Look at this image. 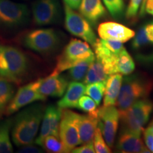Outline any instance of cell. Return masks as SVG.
Returning <instances> with one entry per match:
<instances>
[{"instance_id":"39","label":"cell","mask_w":153,"mask_h":153,"mask_svg":"<svg viewBox=\"0 0 153 153\" xmlns=\"http://www.w3.org/2000/svg\"><path fill=\"white\" fill-rule=\"evenodd\" d=\"M145 1H146V0H143L142 4H141V6H140V16L142 17L144 16L145 14Z\"/></svg>"},{"instance_id":"20","label":"cell","mask_w":153,"mask_h":153,"mask_svg":"<svg viewBox=\"0 0 153 153\" xmlns=\"http://www.w3.org/2000/svg\"><path fill=\"white\" fill-rule=\"evenodd\" d=\"M15 94L14 82L0 76V117L4 114Z\"/></svg>"},{"instance_id":"9","label":"cell","mask_w":153,"mask_h":153,"mask_svg":"<svg viewBox=\"0 0 153 153\" xmlns=\"http://www.w3.org/2000/svg\"><path fill=\"white\" fill-rule=\"evenodd\" d=\"M77 116L78 114L68 108H61L59 137L64 146L65 152H71L76 146L80 145L76 123Z\"/></svg>"},{"instance_id":"29","label":"cell","mask_w":153,"mask_h":153,"mask_svg":"<svg viewBox=\"0 0 153 153\" xmlns=\"http://www.w3.org/2000/svg\"><path fill=\"white\" fill-rule=\"evenodd\" d=\"M133 38V40L132 41L131 46L134 50H137L150 43L145 33V25H143L139 28L137 33L135 34Z\"/></svg>"},{"instance_id":"7","label":"cell","mask_w":153,"mask_h":153,"mask_svg":"<svg viewBox=\"0 0 153 153\" xmlns=\"http://www.w3.org/2000/svg\"><path fill=\"white\" fill-rule=\"evenodd\" d=\"M30 11L24 4L11 0H0V28L16 30L24 27L30 21Z\"/></svg>"},{"instance_id":"35","label":"cell","mask_w":153,"mask_h":153,"mask_svg":"<svg viewBox=\"0 0 153 153\" xmlns=\"http://www.w3.org/2000/svg\"><path fill=\"white\" fill-rule=\"evenodd\" d=\"M145 29L149 41L150 43H153V21L149 24L145 25Z\"/></svg>"},{"instance_id":"18","label":"cell","mask_w":153,"mask_h":153,"mask_svg":"<svg viewBox=\"0 0 153 153\" xmlns=\"http://www.w3.org/2000/svg\"><path fill=\"white\" fill-rule=\"evenodd\" d=\"M85 86L79 82L72 81L68 84L63 97L57 102V106L60 108H76L80 97L85 94Z\"/></svg>"},{"instance_id":"12","label":"cell","mask_w":153,"mask_h":153,"mask_svg":"<svg viewBox=\"0 0 153 153\" xmlns=\"http://www.w3.org/2000/svg\"><path fill=\"white\" fill-rule=\"evenodd\" d=\"M98 126L106 144L113 147L120 119L118 110L114 106H104L98 109Z\"/></svg>"},{"instance_id":"17","label":"cell","mask_w":153,"mask_h":153,"mask_svg":"<svg viewBox=\"0 0 153 153\" xmlns=\"http://www.w3.org/2000/svg\"><path fill=\"white\" fill-rule=\"evenodd\" d=\"M79 8L82 16L93 26H95L106 14L101 0H82Z\"/></svg>"},{"instance_id":"26","label":"cell","mask_w":153,"mask_h":153,"mask_svg":"<svg viewBox=\"0 0 153 153\" xmlns=\"http://www.w3.org/2000/svg\"><path fill=\"white\" fill-rule=\"evenodd\" d=\"M42 148L48 152L62 153L65 152L64 146L60 137L54 135H48L44 140Z\"/></svg>"},{"instance_id":"28","label":"cell","mask_w":153,"mask_h":153,"mask_svg":"<svg viewBox=\"0 0 153 153\" xmlns=\"http://www.w3.org/2000/svg\"><path fill=\"white\" fill-rule=\"evenodd\" d=\"M94 147L95 152L97 153H108L111 152L109 146L106 144V141L102 136L100 128L97 126L95 130L94 135L93 138Z\"/></svg>"},{"instance_id":"22","label":"cell","mask_w":153,"mask_h":153,"mask_svg":"<svg viewBox=\"0 0 153 153\" xmlns=\"http://www.w3.org/2000/svg\"><path fill=\"white\" fill-rule=\"evenodd\" d=\"M11 125L12 119H6L0 124V153L13 152L10 136Z\"/></svg>"},{"instance_id":"19","label":"cell","mask_w":153,"mask_h":153,"mask_svg":"<svg viewBox=\"0 0 153 153\" xmlns=\"http://www.w3.org/2000/svg\"><path fill=\"white\" fill-rule=\"evenodd\" d=\"M123 76L120 74H110L106 81L104 106H115L119 94Z\"/></svg>"},{"instance_id":"8","label":"cell","mask_w":153,"mask_h":153,"mask_svg":"<svg viewBox=\"0 0 153 153\" xmlns=\"http://www.w3.org/2000/svg\"><path fill=\"white\" fill-rule=\"evenodd\" d=\"M64 10L65 26L67 30L94 46L97 38L91 24L85 17L76 12L68 5L65 4Z\"/></svg>"},{"instance_id":"32","label":"cell","mask_w":153,"mask_h":153,"mask_svg":"<svg viewBox=\"0 0 153 153\" xmlns=\"http://www.w3.org/2000/svg\"><path fill=\"white\" fill-rule=\"evenodd\" d=\"M143 134L147 148L150 152H153V132L150 126L143 131Z\"/></svg>"},{"instance_id":"15","label":"cell","mask_w":153,"mask_h":153,"mask_svg":"<svg viewBox=\"0 0 153 153\" xmlns=\"http://www.w3.org/2000/svg\"><path fill=\"white\" fill-rule=\"evenodd\" d=\"M98 109L87 115L78 114L77 128L80 144H85L93 141L95 130L98 126Z\"/></svg>"},{"instance_id":"21","label":"cell","mask_w":153,"mask_h":153,"mask_svg":"<svg viewBox=\"0 0 153 153\" xmlns=\"http://www.w3.org/2000/svg\"><path fill=\"white\" fill-rule=\"evenodd\" d=\"M108 76V74L105 72L103 65L95 58L89 66V70L83 79V82L85 85H88L94 82H106Z\"/></svg>"},{"instance_id":"37","label":"cell","mask_w":153,"mask_h":153,"mask_svg":"<svg viewBox=\"0 0 153 153\" xmlns=\"http://www.w3.org/2000/svg\"><path fill=\"white\" fill-rule=\"evenodd\" d=\"M145 11L153 16V0H146L145 4Z\"/></svg>"},{"instance_id":"5","label":"cell","mask_w":153,"mask_h":153,"mask_svg":"<svg viewBox=\"0 0 153 153\" xmlns=\"http://www.w3.org/2000/svg\"><path fill=\"white\" fill-rule=\"evenodd\" d=\"M153 111V103L147 98L137 101L128 109L119 112L122 129L140 135Z\"/></svg>"},{"instance_id":"6","label":"cell","mask_w":153,"mask_h":153,"mask_svg":"<svg viewBox=\"0 0 153 153\" xmlns=\"http://www.w3.org/2000/svg\"><path fill=\"white\" fill-rule=\"evenodd\" d=\"M94 55L87 42L72 38L57 57L56 66L51 74H58Z\"/></svg>"},{"instance_id":"25","label":"cell","mask_w":153,"mask_h":153,"mask_svg":"<svg viewBox=\"0 0 153 153\" xmlns=\"http://www.w3.org/2000/svg\"><path fill=\"white\" fill-rule=\"evenodd\" d=\"M105 87H106V82L88 84L85 87V94L90 97L99 106L104 95Z\"/></svg>"},{"instance_id":"4","label":"cell","mask_w":153,"mask_h":153,"mask_svg":"<svg viewBox=\"0 0 153 153\" xmlns=\"http://www.w3.org/2000/svg\"><path fill=\"white\" fill-rule=\"evenodd\" d=\"M22 45L26 48L42 55L52 54L61 45L62 38L56 30L41 28L32 30L21 38Z\"/></svg>"},{"instance_id":"36","label":"cell","mask_w":153,"mask_h":153,"mask_svg":"<svg viewBox=\"0 0 153 153\" xmlns=\"http://www.w3.org/2000/svg\"><path fill=\"white\" fill-rule=\"evenodd\" d=\"M63 1H64L65 4L68 5L74 10H76L79 9L82 0H63Z\"/></svg>"},{"instance_id":"1","label":"cell","mask_w":153,"mask_h":153,"mask_svg":"<svg viewBox=\"0 0 153 153\" xmlns=\"http://www.w3.org/2000/svg\"><path fill=\"white\" fill-rule=\"evenodd\" d=\"M45 107L41 104H35L19 111L11 125V137L17 147L34 143L43 119Z\"/></svg>"},{"instance_id":"38","label":"cell","mask_w":153,"mask_h":153,"mask_svg":"<svg viewBox=\"0 0 153 153\" xmlns=\"http://www.w3.org/2000/svg\"><path fill=\"white\" fill-rule=\"evenodd\" d=\"M140 60L142 61H145V62H153V53H151L150 55H142L139 57Z\"/></svg>"},{"instance_id":"13","label":"cell","mask_w":153,"mask_h":153,"mask_svg":"<svg viewBox=\"0 0 153 153\" xmlns=\"http://www.w3.org/2000/svg\"><path fill=\"white\" fill-rule=\"evenodd\" d=\"M98 34L101 39L111 40L123 43L132 39L135 33L123 24L107 22L99 25Z\"/></svg>"},{"instance_id":"3","label":"cell","mask_w":153,"mask_h":153,"mask_svg":"<svg viewBox=\"0 0 153 153\" xmlns=\"http://www.w3.org/2000/svg\"><path fill=\"white\" fill-rule=\"evenodd\" d=\"M153 88V82L139 74H133L123 78L116 105L118 112H122L134 103L147 98Z\"/></svg>"},{"instance_id":"33","label":"cell","mask_w":153,"mask_h":153,"mask_svg":"<svg viewBox=\"0 0 153 153\" xmlns=\"http://www.w3.org/2000/svg\"><path fill=\"white\" fill-rule=\"evenodd\" d=\"M72 153H95L93 141L85 143L79 148H74L72 150Z\"/></svg>"},{"instance_id":"2","label":"cell","mask_w":153,"mask_h":153,"mask_svg":"<svg viewBox=\"0 0 153 153\" xmlns=\"http://www.w3.org/2000/svg\"><path fill=\"white\" fill-rule=\"evenodd\" d=\"M29 68V60L18 48L0 44V76L14 83H20Z\"/></svg>"},{"instance_id":"14","label":"cell","mask_w":153,"mask_h":153,"mask_svg":"<svg viewBox=\"0 0 153 153\" xmlns=\"http://www.w3.org/2000/svg\"><path fill=\"white\" fill-rule=\"evenodd\" d=\"M68 81L65 77L58 74H51L43 78L39 87V91L45 97H60L65 92Z\"/></svg>"},{"instance_id":"16","label":"cell","mask_w":153,"mask_h":153,"mask_svg":"<svg viewBox=\"0 0 153 153\" xmlns=\"http://www.w3.org/2000/svg\"><path fill=\"white\" fill-rule=\"evenodd\" d=\"M116 148L123 152H150L143 144L140 135L123 129L120 131Z\"/></svg>"},{"instance_id":"34","label":"cell","mask_w":153,"mask_h":153,"mask_svg":"<svg viewBox=\"0 0 153 153\" xmlns=\"http://www.w3.org/2000/svg\"><path fill=\"white\" fill-rule=\"evenodd\" d=\"M43 149L40 148L39 147L36 145L31 144H28L24 145L21 147L20 150L18 151V152H26V153H41L43 152Z\"/></svg>"},{"instance_id":"31","label":"cell","mask_w":153,"mask_h":153,"mask_svg":"<svg viewBox=\"0 0 153 153\" xmlns=\"http://www.w3.org/2000/svg\"><path fill=\"white\" fill-rule=\"evenodd\" d=\"M143 0H130L126 11V18L133 22L137 18Z\"/></svg>"},{"instance_id":"30","label":"cell","mask_w":153,"mask_h":153,"mask_svg":"<svg viewBox=\"0 0 153 153\" xmlns=\"http://www.w3.org/2000/svg\"><path fill=\"white\" fill-rule=\"evenodd\" d=\"M97 106L98 105L96 104L95 101L91 97L84 96V97H80L78 101L76 108L83 111L87 114H91L97 110Z\"/></svg>"},{"instance_id":"10","label":"cell","mask_w":153,"mask_h":153,"mask_svg":"<svg viewBox=\"0 0 153 153\" xmlns=\"http://www.w3.org/2000/svg\"><path fill=\"white\" fill-rule=\"evenodd\" d=\"M41 82L42 79H38L19 88L9 103L5 114L7 116L14 114L27 105L38 101H45L46 97L42 95L39 91Z\"/></svg>"},{"instance_id":"24","label":"cell","mask_w":153,"mask_h":153,"mask_svg":"<svg viewBox=\"0 0 153 153\" xmlns=\"http://www.w3.org/2000/svg\"><path fill=\"white\" fill-rule=\"evenodd\" d=\"M95 55L89 57V58L85 60L82 62L75 65L70 68L68 70V77L72 81L80 82L84 79L87 72L89 70V66L95 60Z\"/></svg>"},{"instance_id":"11","label":"cell","mask_w":153,"mask_h":153,"mask_svg":"<svg viewBox=\"0 0 153 153\" xmlns=\"http://www.w3.org/2000/svg\"><path fill=\"white\" fill-rule=\"evenodd\" d=\"M33 22L37 26L57 24L61 19V7L58 0H36L32 5Z\"/></svg>"},{"instance_id":"27","label":"cell","mask_w":153,"mask_h":153,"mask_svg":"<svg viewBox=\"0 0 153 153\" xmlns=\"http://www.w3.org/2000/svg\"><path fill=\"white\" fill-rule=\"evenodd\" d=\"M113 18L119 19L123 16L125 4L123 0H103Z\"/></svg>"},{"instance_id":"23","label":"cell","mask_w":153,"mask_h":153,"mask_svg":"<svg viewBox=\"0 0 153 153\" xmlns=\"http://www.w3.org/2000/svg\"><path fill=\"white\" fill-rule=\"evenodd\" d=\"M135 62L132 57L124 48L118 53L117 60L116 63V73L129 75L135 70Z\"/></svg>"},{"instance_id":"40","label":"cell","mask_w":153,"mask_h":153,"mask_svg":"<svg viewBox=\"0 0 153 153\" xmlns=\"http://www.w3.org/2000/svg\"><path fill=\"white\" fill-rule=\"evenodd\" d=\"M150 127L151 128V129H152V131L153 132V120H152V123H151V124L150 125Z\"/></svg>"}]
</instances>
